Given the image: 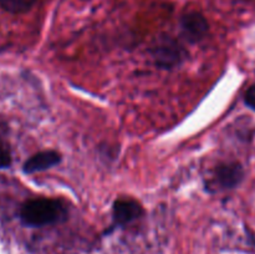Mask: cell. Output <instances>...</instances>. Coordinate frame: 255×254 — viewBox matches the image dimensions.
<instances>
[{
  "label": "cell",
  "instance_id": "6da1fadb",
  "mask_svg": "<svg viewBox=\"0 0 255 254\" xmlns=\"http://www.w3.org/2000/svg\"><path fill=\"white\" fill-rule=\"evenodd\" d=\"M19 216L24 226L41 228L64 222L67 218V209L59 199L39 197L27 199L20 208Z\"/></svg>",
  "mask_w": 255,
  "mask_h": 254
},
{
  "label": "cell",
  "instance_id": "7a4b0ae2",
  "mask_svg": "<svg viewBox=\"0 0 255 254\" xmlns=\"http://www.w3.org/2000/svg\"><path fill=\"white\" fill-rule=\"evenodd\" d=\"M187 56V52L181 45L172 39H164L153 49V59L157 66L162 69H173L181 65Z\"/></svg>",
  "mask_w": 255,
  "mask_h": 254
},
{
  "label": "cell",
  "instance_id": "3957f363",
  "mask_svg": "<svg viewBox=\"0 0 255 254\" xmlns=\"http://www.w3.org/2000/svg\"><path fill=\"white\" fill-rule=\"evenodd\" d=\"M115 226L126 227L143 216V208L137 201L131 198H120L112 208Z\"/></svg>",
  "mask_w": 255,
  "mask_h": 254
},
{
  "label": "cell",
  "instance_id": "277c9868",
  "mask_svg": "<svg viewBox=\"0 0 255 254\" xmlns=\"http://www.w3.org/2000/svg\"><path fill=\"white\" fill-rule=\"evenodd\" d=\"M208 21L197 11L187 12L181 19V31L189 42H199L208 34Z\"/></svg>",
  "mask_w": 255,
  "mask_h": 254
},
{
  "label": "cell",
  "instance_id": "5b68a950",
  "mask_svg": "<svg viewBox=\"0 0 255 254\" xmlns=\"http://www.w3.org/2000/svg\"><path fill=\"white\" fill-rule=\"evenodd\" d=\"M244 178V169L241 163L228 162L219 164L214 172V182L222 189H232L241 184Z\"/></svg>",
  "mask_w": 255,
  "mask_h": 254
},
{
  "label": "cell",
  "instance_id": "8992f818",
  "mask_svg": "<svg viewBox=\"0 0 255 254\" xmlns=\"http://www.w3.org/2000/svg\"><path fill=\"white\" fill-rule=\"evenodd\" d=\"M61 162V154L52 149L37 152L26 159L22 164V171L27 174L46 171Z\"/></svg>",
  "mask_w": 255,
  "mask_h": 254
},
{
  "label": "cell",
  "instance_id": "52a82bcc",
  "mask_svg": "<svg viewBox=\"0 0 255 254\" xmlns=\"http://www.w3.org/2000/svg\"><path fill=\"white\" fill-rule=\"evenodd\" d=\"M36 0H0V6L10 14H22L34 6Z\"/></svg>",
  "mask_w": 255,
  "mask_h": 254
},
{
  "label": "cell",
  "instance_id": "ba28073f",
  "mask_svg": "<svg viewBox=\"0 0 255 254\" xmlns=\"http://www.w3.org/2000/svg\"><path fill=\"white\" fill-rule=\"evenodd\" d=\"M11 164V152L6 144L0 142V169L7 168Z\"/></svg>",
  "mask_w": 255,
  "mask_h": 254
},
{
  "label": "cell",
  "instance_id": "9c48e42d",
  "mask_svg": "<svg viewBox=\"0 0 255 254\" xmlns=\"http://www.w3.org/2000/svg\"><path fill=\"white\" fill-rule=\"evenodd\" d=\"M244 102H246L247 106L255 111V85L247 90L246 95H244Z\"/></svg>",
  "mask_w": 255,
  "mask_h": 254
}]
</instances>
